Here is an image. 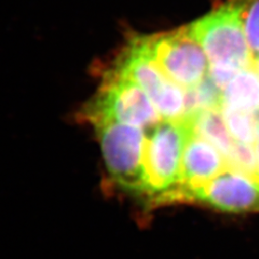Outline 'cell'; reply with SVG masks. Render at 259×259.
Listing matches in <instances>:
<instances>
[{
  "instance_id": "1",
  "label": "cell",
  "mask_w": 259,
  "mask_h": 259,
  "mask_svg": "<svg viewBox=\"0 0 259 259\" xmlns=\"http://www.w3.org/2000/svg\"><path fill=\"white\" fill-rule=\"evenodd\" d=\"M247 0H227L187 26L203 49L209 63V78L223 90L240 71L254 67L244 27Z\"/></svg>"
},
{
  "instance_id": "2",
  "label": "cell",
  "mask_w": 259,
  "mask_h": 259,
  "mask_svg": "<svg viewBox=\"0 0 259 259\" xmlns=\"http://www.w3.org/2000/svg\"><path fill=\"white\" fill-rule=\"evenodd\" d=\"M147 131L145 148V197L163 205L178 186L190 126L186 120L161 121Z\"/></svg>"
},
{
  "instance_id": "3",
  "label": "cell",
  "mask_w": 259,
  "mask_h": 259,
  "mask_svg": "<svg viewBox=\"0 0 259 259\" xmlns=\"http://www.w3.org/2000/svg\"><path fill=\"white\" fill-rule=\"evenodd\" d=\"M112 68L143 89L164 121H183L187 117L186 90L162 70L145 36L133 38Z\"/></svg>"
},
{
  "instance_id": "4",
  "label": "cell",
  "mask_w": 259,
  "mask_h": 259,
  "mask_svg": "<svg viewBox=\"0 0 259 259\" xmlns=\"http://www.w3.org/2000/svg\"><path fill=\"white\" fill-rule=\"evenodd\" d=\"M112 182L135 196L145 197V148L147 131L112 120L92 123Z\"/></svg>"
},
{
  "instance_id": "5",
  "label": "cell",
  "mask_w": 259,
  "mask_h": 259,
  "mask_svg": "<svg viewBox=\"0 0 259 259\" xmlns=\"http://www.w3.org/2000/svg\"><path fill=\"white\" fill-rule=\"evenodd\" d=\"M83 115L91 123L112 120L144 130L163 121L143 89L115 68L105 74L101 88L85 107Z\"/></svg>"
},
{
  "instance_id": "6",
  "label": "cell",
  "mask_w": 259,
  "mask_h": 259,
  "mask_svg": "<svg viewBox=\"0 0 259 259\" xmlns=\"http://www.w3.org/2000/svg\"><path fill=\"white\" fill-rule=\"evenodd\" d=\"M145 38L159 66L184 90H191L208 77L207 56L187 26Z\"/></svg>"
},
{
  "instance_id": "7",
  "label": "cell",
  "mask_w": 259,
  "mask_h": 259,
  "mask_svg": "<svg viewBox=\"0 0 259 259\" xmlns=\"http://www.w3.org/2000/svg\"><path fill=\"white\" fill-rule=\"evenodd\" d=\"M186 203L201 204L224 213H256L259 212V184L228 167L192 192Z\"/></svg>"
},
{
  "instance_id": "8",
  "label": "cell",
  "mask_w": 259,
  "mask_h": 259,
  "mask_svg": "<svg viewBox=\"0 0 259 259\" xmlns=\"http://www.w3.org/2000/svg\"><path fill=\"white\" fill-rule=\"evenodd\" d=\"M227 168L228 163L223 153L190 128L184 149L180 183L168 196L165 204L186 203L192 192L203 187Z\"/></svg>"
},
{
  "instance_id": "9",
  "label": "cell",
  "mask_w": 259,
  "mask_h": 259,
  "mask_svg": "<svg viewBox=\"0 0 259 259\" xmlns=\"http://www.w3.org/2000/svg\"><path fill=\"white\" fill-rule=\"evenodd\" d=\"M221 107L248 113L259 110V72L255 67L240 71L223 89Z\"/></svg>"
},
{
  "instance_id": "10",
  "label": "cell",
  "mask_w": 259,
  "mask_h": 259,
  "mask_svg": "<svg viewBox=\"0 0 259 259\" xmlns=\"http://www.w3.org/2000/svg\"><path fill=\"white\" fill-rule=\"evenodd\" d=\"M191 131L209 142L226 158L232 150L236 141L228 131L220 108H208L196 111L185 118Z\"/></svg>"
},
{
  "instance_id": "11",
  "label": "cell",
  "mask_w": 259,
  "mask_h": 259,
  "mask_svg": "<svg viewBox=\"0 0 259 259\" xmlns=\"http://www.w3.org/2000/svg\"><path fill=\"white\" fill-rule=\"evenodd\" d=\"M221 112L233 140L239 143L255 145L259 139L254 113L221 107Z\"/></svg>"
},
{
  "instance_id": "12",
  "label": "cell",
  "mask_w": 259,
  "mask_h": 259,
  "mask_svg": "<svg viewBox=\"0 0 259 259\" xmlns=\"http://www.w3.org/2000/svg\"><path fill=\"white\" fill-rule=\"evenodd\" d=\"M246 38L255 62L259 60V0H247L244 12Z\"/></svg>"
},
{
  "instance_id": "13",
  "label": "cell",
  "mask_w": 259,
  "mask_h": 259,
  "mask_svg": "<svg viewBox=\"0 0 259 259\" xmlns=\"http://www.w3.org/2000/svg\"><path fill=\"white\" fill-rule=\"evenodd\" d=\"M255 148H256V152H257V157H258V162H259V140L256 142L255 144Z\"/></svg>"
},
{
  "instance_id": "14",
  "label": "cell",
  "mask_w": 259,
  "mask_h": 259,
  "mask_svg": "<svg viewBox=\"0 0 259 259\" xmlns=\"http://www.w3.org/2000/svg\"><path fill=\"white\" fill-rule=\"evenodd\" d=\"M254 67H255L256 70L259 72V60H257V61L254 63Z\"/></svg>"
}]
</instances>
